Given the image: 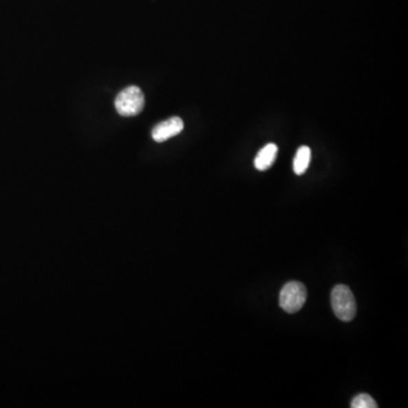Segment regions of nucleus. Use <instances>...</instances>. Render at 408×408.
<instances>
[{"mask_svg": "<svg viewBox=\"0 0 408 408\" xmlns=\"http://www.w3.org/2000/svg\"><path fill=\"white\" fill-rule=\"evenodd\" d=\"M331 305L334 314L341 321H352L356 315V301L353 292L350 290V287L345 285L334 286L331 292Z\"/></svg>", "mask_w": 408, "mask_h": 408, "instance_id": "1", "label": "nucleus"}, {"mask_svg": "<svg viewBox=\"0 0 408 408\" xmlns=\"http://www.w3.org/2000/svg\"><path fill=\"white\" fill-rule=\"evenodd\" d=\"M144 94L136 85L124 89L115 100L117 113L124 117L136 116L144 108Z\"/></svg>", "mask_w": 408, "mask_h": 408, "instance_id": "2", "label": "nucleus"}, {"mask_svg": "<svg viewBox=\"0 0 408 408\" xmlns=\"http://www.w3.org/2000/svg\"><path fill=\"white\" fill-rule=\"evenodd\" d=\"M308 290L302 283L290 281L280 292L279 305L287 313H296L302 309L306 302Z\"/></svg>", "mask_w": 408, "mask_h": 408, "instance_id": "3", "label": "nucleus"}, {"mask_svg": "<svg viewBox=\"0 0 408 408\" xmlns=\"http://www.w3.org/2000/svg\"><path fill=\"white\" fill-rule=\"evenodd\" d=\"M184 129V122L180 117H171V118L161 122L155 125L152 129V138L155 142L167 141L173 136L180 134Z\"/></svg>", "mask_w": 408, "mask_h": 408, "instance_id": "4", "label": "nucleus"}, {"mask_svg": "<svg viewBox=\"0 0 408 408\" xmlns=\"http://www.w3.org/2000/svg\"><path fill=\"white\" fill-rule=\"evenodd\" d=\"M277 155H278V147L273 143H269L259 151L254 160V166L257 171H267L276 160Z\"/></svg>", "mask_w": 408, "mask_h": 408, "instance_id": "5", "label": "nucleus"}, {"mask_svg": "<svg viewBox=\"0 0 408 408\" xmlns=\"http://www.w3.org/2000/svg\"><path fill=\"white\" fill-rule=\"evenodd\" d=\"M310 161H311V150L309 147L303 145L296 152L295 158H294V173L296 175L305 174L308 168H309Z\"/></svg>", "mask_w": 408, "mask_h": 408, "instance_id": "6", "label": "nucleus"}, {"mask_svg": "<svg viewBox=\"0 0 408 408\" xmlns=\"http://www.w3.org/2000/svg\"><path fill=\"white\" fill-rule=\"evenodd\" d=\"M352 408H378V404L376 400L367 395V394H361L357 395L355 398L352 400L350 404Z\"/></svg>", "mask_w": 408, "mask_h": 408, "instance_id": "7", "label": "nucleus"}]
</instances>
